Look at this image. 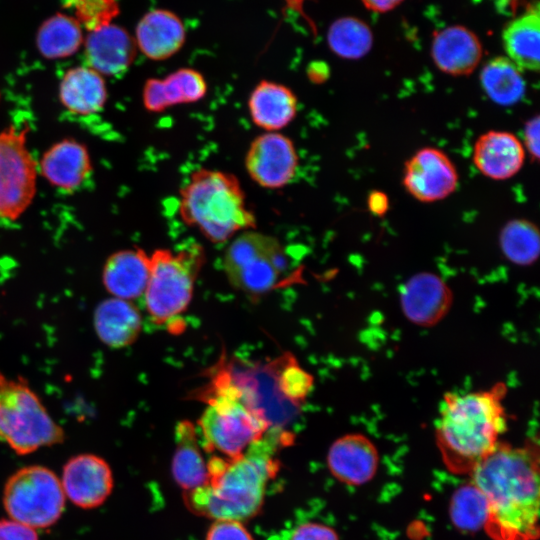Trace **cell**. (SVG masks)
Returning a JSON list of instances; mask_svg holds the SVG:
<instances>
[{
    "label": "cell",
    "mask_w": 540,
    "mask_h": 540,
    "mask_svg": "<svg viewBox=\"0 0 540 540\" xmlns=\"http://www.w3.org/2000/svg\"><path fill=\"white\" fill-rule=\"evenodd\" d=\"M287 260L283 246L275 237L248 230L228 246L224 269L232 286L259 296L283 284Z\"/></svg>",
    "instance_id": "8"
},
{
    "label": "cell",
    "mask_w": 540,
    "mask_h": 540,
    "mask_svg": "<svg viewBox=\"0 0 540 540\" xmlns=\"http://www.w3.org/2000/svg\"><path fill=\"white\" fill-rule=\"evenodd\" d=\"M404 0H361L363 5L375 13H385L395 9Z\"/></svg>",
    "instance_id": "40"
},
{
    "label": "cell",
    "mask_w": 540,
    "mask_h": 540,
    "mask_svg": "<svg viewBox=\"0 0 540 540\" xmlns=\"http://www.w3.org/2000/svg\"><path fill=\"white\" fill-rule=\"evenodd\" d=\"M59 100L72 114L88 116L100 112L108 98L104 77L88 66L65 72L59 83Z\"/></svg>",
    "instance_id": "25"
},
{
    "label": "cell",
    "mask_w": 540,
    "mask_h": 540,
    "mask_svg": "<svg viewBox=\"0 0 540 540\" xmlns=\"http://www.w3.org/2000/svg\"><path fill=\"white\" fill-rule=\"evenodd\" d=\"M500 249L507 260L518 266H530L540 253V235L537 226L526 219L507 222L499 235Z\"/></svg>",
    "instance_id": "31"
},
{
    "label": "cell",
    "mask_w": 540,
    "mask_h": 540,
    "mask_svg": "<svg viewBox=\"0 0 540 540\" xmlns=\"http://www.w3.org/2000/svg\"><path fill=\"white\" fill-rule=\"evenodd\" d=\"M507 390V385L499 381L484 390L444 394L435 439L450 472L470 475L500 443L508 428L503 405Z\"/></svg>",
    "instance_id": "3"
},
{
    "label": "cell",
    "mask_w": 540,
    "mask_h": 540,
    "mask_svg": "<svg viewBox=\"0 0 540 540\" xmlns=\"http://www.w3.org/2000/svg\"><path fill=\"white\" fill-rule=\"evenodd\" d=\"M61 485L74 505L92 509L102 505L112 492L114 480L109 464L94 454H79L63 467Z\"/></svg>",
    "instance_id": "13"
},
{
    "label": "cell",
    "mask_w": 540,
    "mask_h": 540,
    "mask_svg": "<svg viewBox=\"0 0 540 540\" xmlns=\"http://www.w3.org/2000/svg\"><path fill=\"white\" fill-rule=\"evenodd\" d=\"M65 5L73 8L76 19L89 31L111 23L119 14L116 0H64Z\"/></svg>",
    "instance_id": "34"
},
{
    "label": "cell",
    "mask_w": 540,
    "mask_h": 540,
    "mask_svg": "<svg viewBox=\"0 0 540 540\" xmlns=\"http://www.w3.org/2000/svg\"><path fill=\"white\" fill-rule=\"evenodd\" d=\"M331 474L341 483L359 486L368 483L379 466V452L364 434L350 433L336 439L327 453Z\"/></svg>",
    "instance_id": "15"
},
{
    "label": "cell",
    "mask_w": 540,
    "mask_h": 540,
    "mask_svg": "<svg viewBox=\"0 0 540 540\" xmlns=\"http://www.w3.org/2000/svg\"><path fill=\"white\" fill-rule=\"evenodd\" d=\"M328 77V69L324 64L314 63V67H309V78L316 83L323 82Z\"/></svg>",
    "instance_id": "41"
},
{
    "label": "cell",
    "mask_w": 540,
    "mask_h": 540,
    "mask_svg": "<svg viewBox=\"0 0 540 540\" xmlns=\"http://www.w3.org/2000/svg\"><path fill=\"white\" fill-rule=\"evenodd\" d=\"M38 171L53 187L72 193L92 172L89 151L76 139H62L43 153Z\"/></svg>",
    "instance_id": "17"
},
{
    "label": "cell",
    "mask_w": 540,
    "mask_h": 540,
    "mask_svg": "<svg viewBox=\"0 0 540 540\" xmlns=\"http://www.w3.org/2000/svg\"><path fill=\"white\" fill-rule=\"evenodd\" d=\"M84 46L88 67L111 77L122 75L130 68L138 49L129 32L112 23L89 31Z\"/></svg>",
    "instance_id": "16"
},
{
    "label": "cell",
    "mask_w": 540,
    "mask_h": 540,
    "mask_svg": "<svg viewBox=\"0 0 540 540\" xmlns=\"http://www.w3.org/2000/svg\"><path fill=\"white\" fill-rule=\"evenodd\" d=\"M83 42L81 23L76 18L61 13L46 19L36 34L37 49L49 60L72 56Z\"/></svg>",
    "instance_id": "28"
},
{
    "label": "cell",
    "mask_w": 540,
    "mask_h": 540,
    "mask_svg": "<svg viewBox=\"0 0 540 540\" xmlns=\"http://www.w3.org/2000/svg\"><path fill=\"white\" fill-rule=\"evenodd\" d=\"M525 149L521 141L507 131H488L476 141L473 163L486 177L506 180L517 174L524 164Z\"/></svg>",
    "instance_id": "19"
},
{
    "label": "cell",
    "mask_w": 540,
    "mask_h": 540,
    "mask_svg": "<svg viewBox=\"0 0 540 540\" xmlns=\"http://www.w3.org/2000/svg\"><path fill=\"white\" fill-rule=\"evenodd\" d=\"M486 502L484 531L491 540H537L539 536V446L527 439L502 442L471 472Z\"/></svg>",
    "instance_id": "1"
},
{
    "label": "cell",
    "mask_w": 540,
    "mask_h": 540,
    "mask_svg": "<svg viewBox=\"0 0 540 540\" xmlns=\"http://www.w3.org/2000/svg\"><path fill=\"white\" fill-rule=\"evenodd\" d=\"M206 540H253L239 521L215 520L207 531Z\"/></svg>",
    "instance_id": "35"
},
{
    "label": "cell",
    "mask_w": 540,
    "mask_h": 540,
    "mask_svg": "<svg viewBox=\"0 0 540 540\" xmlns=\"http://www.w3.org/2000/svg\"><path fill=\"white\" fill-rule=\"evenodd\" d=\"M28 128L0 130V218L16 220L37 192L38 164L27 147Z\"/></svg>",
    "instance_id": "10"
},
{
    "label": "cell",
    "mask_w": 540,
    "mask_h": 540,
    "mask_svg": "<svg viewBox=\"0 0 540 540\" xmlns=\"http://www.w3.org/2000/svg\"><path fill=\"white\" fill-rule=\"evenodd\" d=\"M480 82L487 96L502 106L515 104L525 93L521 70L503 56L485 63L480 73Z\"/></svg>",
    "instance_id": "29"
},
{
    "label": "cell",
    "mask_w": 540,
    "mask_h": 540,
    "mask_svg": "<svg viewBox=\"0 0 540 540\" xmlns=\"http://www.w3.org/2000/svg\"><path fill=\"white\" fill-rule=\"evenodd\" d=\"M150 274V255L141 248L111 254L102 271V281L112 297L133 300L144 295Z\"/></svg>",
    "instance_id": "22"
},
{
    "label": "cell",
    "mask_w": 540,
    "mask_h": 540,
    "mask_svg": "<svg viewBox=\"0 0 540 540\" xmlns=\"http://www.w3.org/2000/svg\"><path fill=\"white\" fill-rule=\"evenodd\" d=\"M137 48L149 59L166 60L184 45L186 31L182 20L172 11L155 9L146 13L135 30Z\"/></svg>",
    "instance_id": "20"
},
{
    "label": "cell",
    "mask_w": 540,
    "mask_h": 540,
    "mask_svg": "<svg viewBox=\"0 0 540 540\" xmlns=\"http://www.w3.org/2000/svg\"><path fill=\"white\" fill-rule=\"evenodd\" d=\"M204 260V249L197 243L188 244L177 252L157 249L150 255L144 296L154 323L164 324L187 309Z\"/></svg>",
    "instance_id": "7"
},
{
    "label": "cell",
    "mask_w": 540,
    "mask_h": 540,
    "mask_svg": "<svg viewBox=\"0 0 540 540\" xmlns=\"http://www.w3.org/2000/svg\"><path fill=\"white\" fill-rule=\"evenodd\" d=\"M539 116L528 120L524 126V146L533 160L539 158Z\"/></svg>",
    "instance_id": "38"
},
{
    "label": "cell",
    "mask_w": 540,
    "mask_h": 540,
    "mask_svg": "<svg viewBox=\"0 0 540 540\" xmlns=\"http://www.w3.org/2000/svg\"><path fill=\"white\" fill-rule=\"evenodd\" d=\"M3 505L11 519L34 529L55 524L65 506L57 475L44 466L19 469L5 483Z\"/></svg>",
    "instance_id": "9"
},
{
    "label": "cell",
    "mask_w": 540,
    "mask_h": 540,
    "mask_svg": "<svg viewBox=\"0 0 540 540\" xmlns=\"http://www.w3.org/2000/svg\"><path fill=\"white\" fill-rule=\"evenodd\" d=\"M401 310L411 323L430 327L449 312L453 293L439 275L421 272L410 277L399 290Z\"/></svg>",
    "instance_id": "14"
},
{
    "label": "cell",
    "mask_w": 540,
    "mask_h": 540,
    "mask_svg": "<svg viewBox=\"0 0 540 540\" xmlns=\"http://www.w3.org/2000/svg\"><path fill=\"white\" fill-rule=\"evenodd\" d=\"M207 387L201 397L208 406L198 421L203 449L219 453V457L236 458L262 439L271 429L270 425L262 414L231 390L222 386Z\"/></svg>",
    "instance_id": "5"
},
{
    "label": "cell",
    "mask_w": 540,
    "mask_h": 540,
    "mask_svg": "<svg viewBox=\"0 0 540 540\" xmlns=\"http://www.w3.org/2000/svg\"><path fill=\"white\" fill-rule=\"evenodd\" d=\"M449 510L452 523L463 532H475L484 527L486 502L471 481L454 492Z\"/></svg>",
    "instance_id": "32"
},
{
    "label": "cell",
    "mask_w": 540,
    "mask_h": 540,
    "mask_svg": "<svg viewBox=\"0 0 540 540\" xmlns=\"http://www.w3.org/2000/svg\"><path fill=\"white\" fill-rule=\"evenodd\" d=\"M483 54L478 36L461 25L448 26L435 33L431 57L436 67L445 74L464 76L479 65Z\"/></svg>",
    "instance_id": "18"
},
{
    "label": "cell",
    "mask_w": 540,
    "mask_h": 540,
    "mask_svg": "<svg viewBox=\"0 0 540 540\" xmlns=\"http://www.w3.org/2000/svg\"><path fill=\"white\" fill-rule=\"evenodd\" d=\"M93 325L102 343L111 348H123L138 338L142 316L131 301L110 297L97 305Z\"/></svg>",
    "instance_id": "24"
},
{
    "label": "cell",
    "mask_w": 540,
    "mask_h": 540,
    "mask_svg": "<svg viewBox=\"0 0 540 540\" xmlns=\"http://www.w3.org/2000/svg\"><path fill=\"white\" fill-rule=\"evenodd\" d=\"M458 180L455 165L437 148H422L405 163L403 185L420 202L445 199L456 190Z\"/></svg>",
    "instance_id": "12"
},
{
    "label": "cell",
    "mask_w": 540,
    "mask_h": 540,
    "mask_svg": "<svg viewBox=\"0 0 540 540\" xmlns=\"http://www.w3.org/2000/svg\"><path fill=\"white\" fill-rule=\"evenodd\" d=\"M176 448L172 458V474L176 483L190 492L208 480L207 463L198 444L197 432L190 421H180L175 429Z\"/></svg>",
    "instance_id": "27"
},
{
    "label": "cell",
    "mask_w": 540,
    "mask_h": 540,
    "mask_svg": "<svg viewBox=\"0 0 540 540\" xmlns=\"http://www.w3.org/2000/svg\"><path fill=\"white\" fill-rule=\"evenodd\" d=\"M314 384L313 376L291 355H284L278 372V388L283 397L296 406L306 399Z\"/></svg>",
    "instance_id": "33"
},
{
    "label": "cell",
    "mask_w": 540,
    "mask_h": 540,
    "mask_svg": "<svg viewBox=\"0 0 540 540\" xmlns=\"http://www.w3.org/2000/svg\"><path fill=\"white\" fill-rule=\"evenodd\" d=\"M207 93L204 76L193 68H180L165 78H149L142 90L146 110L163 112L178 104L195 103Z\"/></svg>",
    "instance_id": "21"
},
{
    "label": "cell",
    "mask_w": 540,
    "mask_h": 540,
    "mask_svg": "<svg viewBox=\"0 0 540 540\" xmlns=\"http://www.w3.org/2000/svg\"><path fill=\"white\" fill-rule=\"evenodd\" d=\"M287 437L272 428L236 458L212 456L207 462V483L185 492L187 507L214 520L242 522L258 514L267 483L279 469L274 453Z\"/></svg>",
    "instance_id": "2"
},
{
    "label": "cell",
    "mask_w": 540,
    "mask_h": 540,
    "mask_svg": "<svg viewBox=\"0 0 540 540\" xmlns=\"http://www.w3.org/2000/svg\"><path fill=\"white\" fill-rule=\"evenodd\" d=\"M290 540H339V536L327 525L310 522L299 525Z\"/></svg>",
    "instance_id": "36"
},
{
    "label": "cell",
    "mask_w": 540,
    "mask_h": 540,
    "mask_svg": "<svg viewBox=\"0 0 540 540\" xmlns=\"http://www.w3.org/2000/svg\"><path fill=\"white\" fill-rule=\"evenodd\" d=\"M368 208L374 215L383 216L389 209L387 195L380 191H373L368 197Z\"/></svg>",
    "instance_id": "39"
},
{
    "label": "cell",
    "mask_w": 540,
    "mask_h": 540,
    "mask_svg": "<svg viewBox=\"0 0 540 540\" xmlns=\"http://www.w3.org/2000/svg\"><path fill=\"white\" fill-rule=\"evenodd\" d=\"M298 167V154L293 141L278 132H266L250 144L245 168L259 186L279 189L288 185Z\"/></svg>",
    "instance_id": "11"
},
{
    "label": "cell",
    "mask_w": 540,
    "mask_h": 540,
    "mask_svg": "<svg viewBox=\"0 0 540 540\" xmlns=\"http://www.w3.org/2000/svg\"><path fill=\"white\" fill-rule=\"evenodd\" d=\"M298 100L287 86L270 81H260L248 98V110L253 123L267 132L287 127L296 117Z\"/></svg>",
    "instance_id": "23"
},
{
    "label": "cell",
    "mask_w": 540,
    "mask_h": 540,
    "mask_svg": "<svg viewBox=\"0 0 540 540\" xmlns=\"http://www.w3.org/2000/svg\"><path fill=\"white\" fill-rule=\"evenodd\" d=\"M0 540H38L34 528L13 519L0 520Z\"/></svg>",
    "instance_id": "37"
},
{
    "label": "cell",
    "mask_w": 540,
    "mask_h": 540,
    "mask_svg": "<svg viewBox=\"0 0 540 540\" xmlns=\"http://www.w3.org/2000/svg\"><path fill=\"white\" fill-rule=\"evenodd\" d=\"M0 439L19 455L62 443L65 433L21 376L0 372Z\"/></svg>",
    "instance_id": "6"
},
{
    "label": "cell",
    "mask_w": 540,
    "mask_h": 540,
    "mask_svg": "<svg viewBox=\"0 0 540 540\" xmlns=\"http://www.w3.org/2000/svg\"><path fill=\"white\" fill-rule=\"evenodd\" d=\"M327 43L337 56L357 60L369 53L373 46L370 27L356 17H341L335 20L327 32Z\"/></svg>",
    "instance_id": "30"
},
{
    "label": "cell",
    "mask_w": 540,
    "mask_h": 540,
    "mask_svg": "<svg viewBox=\"0 0 540 540\" xmlns=\"http://www.w3.org/2000/svg\"><path fill=\"white\" fill-rule=\"evenodd\" d=\"M507 58L521 71L536 72L540 62V12L538 4L529 5L512 19L502 32Z\"/></svg>",
    "instance_id": "26"
},
{
    "label": "cell",
    "mask_w": 540,
    "mask_h": 540,
    "mask_svg": "<svg viewBox=\"0 0 540 540\" xmlns=\"http://www.w3.org/2000/svg\"><path fill=\"white\" fill-rule=\"evenodd\" d=\"M179 214L213 243L256 227L238 178L220 170L201 168L191 174L180 190Z\"/></svg>",
    "instance_id": "4"
}]
</instances>
